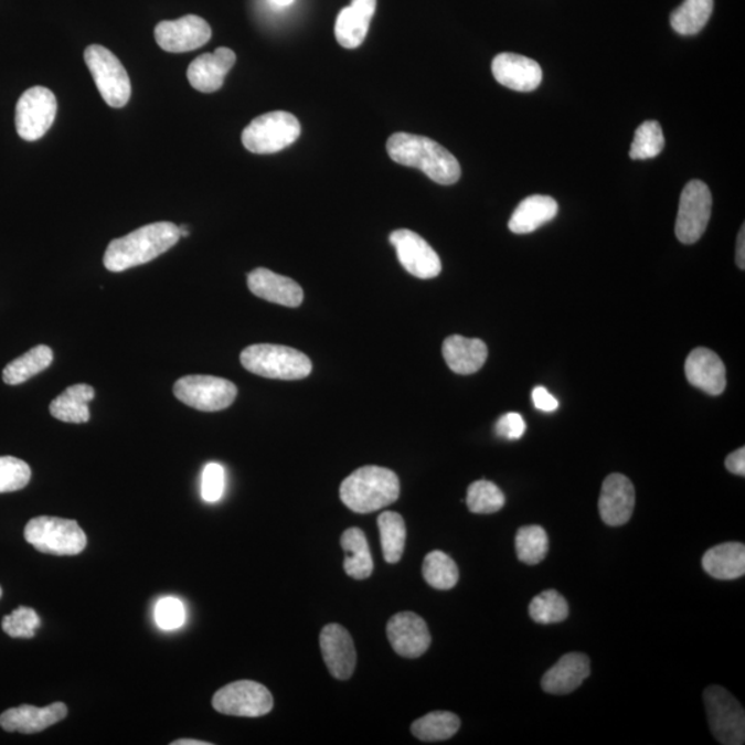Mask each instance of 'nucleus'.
<instances>
[{"label":"nucleus","mask_w":745,"mask_h":745,"mask_svg":"<svg viewBox=\"0 0 745 745\" xmlns=\"http://www.w3.org/2000/svg\"><path fill=\"white\" fill-rule=\"evenodd\" d=\"M745 228L744 225L742 226V230L738 232V237H737V251H736V262L738 265V268L744 269L745 268Z\"/></svg>","instance_id":"obj_46"},{"label":"nucleus","mask_w":745,"mask_h":745,"mask_svg":"<svg viewBox=\"0 0 745 745\" xmlns=\"http://www.w3.org/2000/svg\"><path fill=\"white\" fill-rule=\"evenodd\" d=\"M491 71L500 85L521 93L535 91L543 81V70L538 61L521 54L501 53L497 55L491 64Z\"/></svg>","instance_id":"obj_18"},{"label":"nucleus","mask_w":745,"mask_h":745,"mask_svg":"<svg viewBox=\"0 0 745 745\" xmlns=\"http://www.w3.org/2000/svg\"><path fill=\"white\" fill-rule=\"evenodd\" d=\"M39 627H41V618L38 613L25 606H20L2 621L3 631L11 638H33Z\"/></svg>","instance_id":"obj_40"},{"label":"nucleus","mask_w":745,"mask_h":745,"mask_svg":"<svg viewBox=\"0 0 745 745\" xmlns=\"http://www.w3.org/2000/svg\"><path fill=\"white\" fill-rule=\"evenodd\" d=\"M377 0H352L337 15L336 39L345 49H356L366 39Z\"/></svg>","instance_id":"obj_23"},{"label":"nucleus","mask_w":745,"mask_h":745,"mask_svg":"<svg viewBox=\"0 0 745 745\" xmlns=\"http://www.w3.org/2000/svg\"><path fill=\"white\" fill-rule=\"evenodd\" d=\"M505 504V496L499 486L489 480H477L467 491L468 510L473 513H494Z\"/></svg>","instance_id":"obj_38"},{"label":"nucleus","mask_w":745,"mask_h":745,"mask_svg":"<svg viewBox=\"0 0 745 745\" xmlns=\"http://www.w3.org/2000/svg\"><path fill=\"white\" fill-rule=\"evenodd\" d=\"M341 546L345 552L344 571L348 576L364 579L372 576L373 560L370 554L366 535L361 529H347L341 535Z\"/></svg>","instance_id":"obj_29"},{"label":"nucleus","mask_w":745,"mask_h":745,"mask_svg":"<svg viewBox=\"0 0 745 745\" xmlns=\"http://www.w3.org/2000/svg\"><path fill=\"white\" fill-rule=\"evenodd\" d=\"M180 235L184 237L190 235V231L187 230V226H180Z\"/></svg>","instance_id":"obj_49"},{"label":"nucleus","mask_w":745,"mask_h":745,"mask_svg":"<svg viewBox=\"0 0 745 745\" xmlns=\"http://www.w3.org/2000/svg\"><path fill=\"white\" fill-rule=\"evenodd\" d=\"M532 397L534 406L541 412H555L557 406H560V402H557L555 396L550 394L549 390L544 389V386H535Z\"/></svg>","instance_id":"obj_44"},{"label":"nucleus","mask_w":745,"mask_h":745,"mask_svg":"<svg viewBox=\"0 0 745 745\" xmlns=\"http://www.w3.org/2000/svg\"><path fill=\"white\" fill-rule=\"evenodd\" d=\"M386 151L394 162L422 170L440 185L460 180L461 168L455 155L428 137L395 132L386 141Z\"/></svg>","instance_id":"obj_2"},{"label":"nucleus","mask_w":745,"mask_h":745,"mask_svg":"<svg viewBox=\"0 0 745 745\" xmlns=\"http://www.w3.org/2000/svg\"><path fill=\"white\" fill-rule=\"evenodd\" d=\"M689 383L710 395H721L726 389V368L709 348H695L684 363Z\"/></svg>","instance_id":"obj_20"},{"label":"nucleus","mask_w":745,"mask_h":745,"mask_svg":"<svg viewBox=\"0 0 745 745\" xmlns=\"http://www.w3.org/2000/svg\"><path fill=\"white\" fill-rule=\"evenodd\" d=\"M381 549L389 563L401 561L406 545V524L397 512L385 511L379 517Z\"/></svg>","instance_id":"obj_33"},{"label":"nucleus","mask_w":745,"mask_h":745,"mask_svg":"<svg viewBox=\"0 0 745 745\" xmlns=\"http://www.w3.org/2000/svg\"><path fill=\"white\" fill-rule=\"evenodd\" d=\"M212 38V28L199 15L162 21L155 28L159 47L169 53H187L204 46Z\"/></svg>","instance_id":"obj_14"},{"label":"nucleus","mask_w":745,"mask_h":745,"mask_svg":"<svg viewBox=\"0 0 745 745\" xmlns=\"http://www.w3.org/2000/svg\"><path fill=\"white\" fill-rule=\"evenodd\" d=\"M301 135L300 121L285 110L257 116L242 132L243 146L253 153L268 155L290 147Z\"/></svg>","instance_id":"obj_6"},{"label":"nucleus","mask_w":745,"mask_h":745,"mask_svg":"<svg viewBox=\"0 0 745 745\" xmlns=\"http://www.w3.org/2000/svg\"><path fill=\"white\" fill-rule=\"evenodd\" d=\"M180 237V226L169 221L143 225L109 243L104 254L105 268L110 273H124L152 262L173 247Z\"/></svg>","instance_id":"obj_1"},{"label":"nucleus","mask_w":745,"mask_h":745,"mask_svg":"<svg viewBox=\"0 0 745 745\" xmlns=\"http://www.w3.org/2000/svg\"><path fill=\"white\" fill-rule=\"evenodd\" d=\"M31 480V468L20 458L0 457V493L24 489Z\"/></svg>","instance_id":"obj_39"},{"label":"nucleus","mask_w":745,"mask_h":745,"mask_svg":"<svg viewBox=\"0 0 745 745\" xmlns=\"http://www.w3.org/2000/svg\"><path fill=\"white\" fill-rule=\"evenodd\" d=\"M57 114V99L43 86L28 88L15 107V127L22 140L36 141L52 127Z\"/></svg>","instance_id":"obj_10"},{"label":"nucleus","mask_w":745,"mask_h":745,"mask_svg":"<svg viewBox=\"0 0 745 745\" xmlns=\"http://www.w3.org/2000/svg\"><path fill=\"white\" fill-rule=\"evenodd\" d=\"M602 521L609 526H622L632 517L635 489L631 480L622 473H611L604 480L599 497Z\"/></svg>","instance_id":"obj_17"},{"label":"nucleus","mask_w":745,"mask_h":745,"mask_svg":"<svg viewBox=\"0 0 745 745\" xmlns=\"http://www.w3.org/2000/svg\"><path fill=\"white\" fill-rule=\"evenodd\" d=\"M557 214V203L554 198L533 195L518 204L508 228L513 234L524 235L539 230L541 225L550 223Z\"/></svg>","instance_id":"obj_26"},{"label":"nucleus","mask_w":745,"mask_h":745,"mask_svg":"<svg viewBox=\"0 0 745 745\" xmlns=\"http://www.w3.org/2000/svg\"><path fill=\"white\" fill-rule=\"evenodd\" d=\"M94 396H96V392H94V389L91 385H71L63 394H60L52 403H50V414L64 423H87L88 419H91L88 403L94 400Z\"/></svg>","instance_id":"obj_27"},{"label":"nucleus","mask_w":745,"mask_h":745,"mask_svg":"<svg viewBox=\"0 0 745 745\" xmlns=\"http://www.w3.org/2000/svg\"><path fill=\"white\" fill-rule=\"evenodd\" d=\"M725 466L728 472L734 475H739L744 477L745 475V449L739 447L736 451H733L732 455L726 457Z\"/></svg>","instance_id":"obj_45"},{"label":"nucleus","mask_w":745,"mask_h":745,"mask_svg":"<svg viewBox=\"0 0 745 745\" xmlns=\"http://www.w3.org/2000/svg\"><path fill=\"white\" fill-rule=\"evenodd\" d=\"M247 286L254 296L279 306L296 308L304 300V291L297 281L267 268L252 270L247 275Z\"/></svg>","instance_id":"obj_21"},{"label":"nucleus","mask_w":745,"mask_h":745,"mask_svg":"<svg viewBox=\"0 0 745 745\" xmlns=\"http://www.w3.org/2000/svg\"><path fill=\"white\" fill-rule=\"evenodd\" d=\"M664 146V132L659 121L648 120L635 131L629 157L634 160L653 159L659 157Z\"/></svg>","instance_id":"obj_36"},{"label":"nucleus","mask_w":745,"mask_h":745,"mask_svg":"<svg viewBox=\"0 0 745 745\" xmlns=\"http://www.w3.org/2000/svg\"><path fill=\"white\" fill-rule=\"evenodd\" d=\"M526 433V423L519 413H507L496 424V434L508 440L521 439Z\"/></svg>","instance_id":"obj_43"},{"label":"nucleus","mask_w":745,"mask_h":745,"mask_svg":"<svg viewBox=\"0 0 745 745\" xmlns=\"http://www.w3.org/2000/svg\"><path fill=\"white\" fill-rule=\"evenodd\" d=\"M173 392L187 406L201 412H219L236 400L237 389L230 380L215 375L192 374L175 381Z\"/></svg>","instance_id":"obj_8"},{"label":"nucleus","mask_w":745,"mask_h":745,"mask_svg":"<svg viewBox=\"0 0 745 745\" xmlns=\"http://www.w3.org/2000/svg\"><path fill=\"white\" fill-rule=\"evenodd\" d=\"M447 366L457 374H473L483 368L488 359V345L479 339L450 336L441 347Z\"/></svg>","instance_id":"obj_25"},{"label":"nucleus","mask_w":745,"mask_h":745,"mask_svg":"<svg viewBox=\"0 0 745 745\" xmlns=\"http://www.w3.org/2000/svg\"><path fill=\"white\" fill-rule=\"evenodd\" d=\"M25 540L39 552L50 555H77L86 549L87 538L72 519L38 517L28 522Z\"/></svg>","instance_id":"obj_5"},{"label":"nucleus","mask_w":745,"mask_h":745,"mask_svg":"<svg viewBox=\"0 0 745 745\" xmlns=\"http://www.w3.org/2000/svg\"><path fill=\"white\" fill-rule=\"evenodd\" d=\"M402 267L419 279H433L440 274L441 263L438 254L422 236L411 230H396L390 235Z\"/></svg>","instance_id":"obj_13"},{"label":"nucleus","mask_w":745,"mask_h":745,"mask_svg":"<svg viewBox=\"0 0 745 745\" xmlns=\"http://www.w3.org/2000/svg\"><path fill=\"white\" fill-rule=\"evenodd\" d=\"M518 560L526 565H538L544 561L550 550V539L541 526H523L518 530L515 539Z\"/></svg>","instance_id":"obj_35"},{"label":"nucleus","mask_w":745,"mask_h":745,"mask_svg":"<svg viewBox=\"0 0 745 745\" xmlns=\"http://www.w3.org/2000/svg\"><path fill=\"white\" fill-rule=\"evenodd\" d=\"M213 706L220 714L257 717L273 710L274 699L262 683L237 681L226 684L214 694Z\"/></svg>","instance_id":"obj_12"},{"label":"nucleus","mask_w":745,"mask_h":745,"mask_svg":"<svg viewBox=\"0 0 745 745\" xmlns=\"http://www.w3.org/2000/svg\"><path fill=\"white\" fill-rule=\"evenodd\" d=\"M53 362L52 348L47 345H36L25 352L24 355L14 359L3 370V381L9 385H20L33 377L43 370H46Z\"/></svg>","instance_id":"obj_30"},{"label":"nucleus","mask_w":745,"mask_h":745,"mask_svg":"<svg viewBox=\"0 0 745 745\" xmlns=\"http://www.w3.org/2000/svg\"><path fill=\"white\" fill-rule=\"evenodd\" d=\"M235 63L236 54L231 49L219 47L214 53H204L192 61L187 72L188 81L198 92H217Z\"/></svg>","instance_id":"obj_19"},{"label":"nucleus","mask_w":745,"mask_h":745,"mask_svg":"<svg viewBox=\"0 0 745 745\" xmlns=\"http://www.w3.org/2000/svg\"><path fill=\"white\" fill-rule=\"evenodd\" d=\"M68 709L64 703H54L43 709L33 705H20L4 711L0 715V726L6 732L32 734L44 731L64 720Z\"/></svg>","instance_id":"obj_22"},{"label":"nucleus","mask_w":745,"mask_h":745,"mask_svg":"<svg viewBox=\"0 0 745 745\" xmlns=\"http://www.w3.org/2000/svg\"><path fill=\"white\" fill-rule=\"evenodd\" d=\"M401 485L389 468L366 466L356 469L341 483L340 497L351 511L370 513L394 504Z\"/></svg>","instance_id":"obj_3"},{"label":"nucleus","mask_w":745,"mask_h":745,"mask_svg":"<svg viewBox=\"0 0 745 745\" xmlns=\"http://www.w3.org/2000/svg\"><path fill=\"white\" fill-rule=\"evenodd\" d=\"M703 568L717 579H736L745 573V546L742 543H723L705 552Z\"/></svg>","instance_id":"obj_28"},{"label":"nucleus","mask_w":745,"mask_h":745,"mask_svg":"<svg viewBox=\"0 0 745 745\" xmlns=\"http://www.w3.org/2000/svg\"><path fill=\"white\" fill-rule=\"evenodd\" d=\"M242 366L256 375L275 380H301L312 372L306 353L295 348L275 344H256L241 353Z\"/></svg>","instance_id":"obj_4"},{"label":"nucleus","mask_w":745,"mask_h":745,"mask_svg":"<svg viewBox=\"0 0 745 745\" xmlns=\"http://www.w3.org/2000/svg\"><path fill=\"white\" fill-rule=\"evenodd\" d=\"M714 10V0H684L671 14L673 31L683 36L699 33L710 21Z\"/></svg>","instance_id":"obj_31"},{"label":"nucleus","mask_w":745,"mask_h":745,"mask_svg":"<svg viewBox=\"0 0 745 745\" xmlns=\"http://www.w3.org/2000/svg\"><path fill=\"white\" fill-rule=\"evenodd\" d=\"M386 635H389L392 649L406 659H417L430 646L427 622L416 613H397L386 624Z\"/></svg>","instance_id":"obj_15"},{"label":"nucleus","mask_w":745,"mask_h":745,"mask_svg":"<svg viewBox=\"0 0 745 745\" xmlns=\"http://www.w3.org/2000/svg\"><path fill=\"white\" fill-rule=\"evenodd\" d=\"M460 717L449 711L430 712L414 721L412 733L422 742H445L458 732Z\"/></svg>","instance_id":"obj_32"},{"label":"nucleus","mask_w":745,"mask_h":745,"mask_svg":"<svg viewBox=\"0 0 745 745\" xmlns=\"http://www.w3.org/2000/svg\"><path fill=\"white\" fill-rule=\"evenodd\" d=\"M320 650L329 672L340 681L352 677L356 651L350 632L339 624H329L320 632Z\"/></svg>","instance_id":"obj_16"},{"label":"nucleus","mask_w":745,"mask_h":745,"mask_svg":"<svg viewBox=\"0 0 745 745\" xmlns=\"http://www.w3.org/2000/svg\"><path fill=\"white\" fill-rule=\"evenodd\" d=\"M202 499L217 502L225 490V469L219 462H209L202 473Z\"/></svg>","instance_id":"obj_42"},{"label":"nucleus","mask_w":745,"mask_h":745,"mask_svg":"<svg viewBox=\"0 0 745 745\" xmlns=\"http://www.w3.org/2000/svg\"><path fill=\"white\" fill-rule=\"evenodd\" d=\"M712 196L709 185L692 180L683 188L679 201L675 234L684 245H693L704 235L710 223Z\"/></svg>","instance_id":"obj_11"},{"label":"nucleus","mask_w":745,"mask_h":745,"mask_svg":"<svg viewBox=\"0 0 745 745\" xmlns=\"http://www.w3.org/2000/svg\"><path fill=\"white\" fill-rule=\"evenodd\" d=\"M589 659L583 653H567L561 657L541 679V688L550 694H568L582 687L589 677Z\"/></svg>","instance_id":"obj_24"},{"label":"nucleus","mask_w":745,"mask_h":745,"mask_svg":"<svg viewBox=\"0 0 745 745\" xmlns=\"http://www.w3.org/2000/svg\"><path fill=\"white\" fill-rule=\"evenodd\" d=\"M0 598H2V587H0Z\"/></svg>","instance_id":"obj_50"},{"label":"nucleus","mask_w":745,"mask_h":745,"mask_svg":"<svg viewBox=\"0 0 745 745\" xmlns=\"http://www.w3.org/2000/svg\"><path fill=\"white\" fill-rule=\"evenodd\" d=\"M85 61L104 102L113 108L125 107L131 96V85L118 57L108 49L92 44L85 50Z\"/></svg>","instance_id":"obj_7"},{"label":"nucleus","mask_w":745,"mask_h":745,"mask_svg":"<svg viewBox=\"0 0 745 745\" xmlns=\"http://www.w3.org/2000/svg\"><path fill=\"white\" fill-rule=\"evenodd\" d=\"M529 615L539 624L561 622L568 616V605L560 593L549 589L534 596L530 602Z\"/></svg>","instance_id":"obj_37"},{"label":"nucleus","mask_w":745,"mask_h":745,"mask_svg":"<svg viewBox=\"0 0 745 745\" xmlns=\"http://www.w3.org/2000/svg\"><path fill=\"white\" fill-rule=\"evenodd\" d=\"M706 717L714 737L723 745H742L745 739L743 706L726 689L710 687L704 692Z\"/></svg>","instance_id":"obj_9"},{"label":"nucleus","mask_w":745,"mask_h":745,"mask_svg":"<svg viewBox=\"0 0 745 745\" xmlns=\"http://www.w3.org/2000/svg\"><path fill=\"white\" fill-rule=\"evenodd\" d=\"M269 2L276 8H287V6L295 3V0H269Z\"/></svg>","instance_id":"obj_48"},{"label":"nucleus","mask_w":745,"mask_h":745,"mask_svg":"<svg viewBox=\"0 0 745 745\" xmlns=\"http://www.w3.org/2000/svg\"><path fill=\"white\" fill-rule=\"evenodd\" d=\"M173 745H210V743L198 742V739L184 738V739H177V742H174Z\"/></svg>","instance_id":"obj_47"},{"label":"nucleus","mask_w":745,"mask_h":745,"mask_svg":"<svg viewBox=\"0 0 745 745\" xmlns=\"http://www.w3.org/2000/svg\"><path fill=\"white\" fill-rule=\"evenodd\" d=\"M423 576L430 587L450 589L460 577L455 561L441 551L429 552L423 563Z\"/></svg>","instance_id":"obj_34"},{"label":"nucleus","mask_w":745,"mask_h":745,"mask_svg":"<svg viewBox=\"0 0 745 745\" xmlns=\"http://www.w3.org/2000/svg\"><path fill=\"white\" fill-rule=\"evenodd\" d=\"M155 621L164 631H174V629L181 628L185 622L184 605L173 596H166L155 607Z\"/></svg>","instance_id":"obj_41"}]
</instances>
